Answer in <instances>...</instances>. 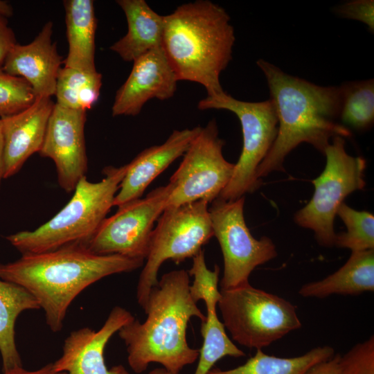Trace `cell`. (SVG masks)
Here are the masks:
<instances>
[{"label": "cell", "instance_id": "8fae6325", "mask_svg": "<svg viewBox=\"0 0 374 374\" xmlns=\"http://www.w3.org/2000/svg\"><path fill=\"white\" fill-rule=\"evenodd\" d=\"M244 196L235 200L217 198L208 207L213 236L217 238L224 259L220 290L233 288L249 282L256 267L277 256L272 240L256 239L244 217Z\"/></svg>", "mask_w": 374, "mask_h": 374}, {"label": "cell", "instance_id": "6da1fadb", "mask_svg": "<svg viewBox=\"0 0 374 374\" xmlns=\"http://www.w3.org/2000/svg\"><path fill=\"white\" fill-rule=\"evenodd\" d=\"M144 260L121 255H97L80 244L38 253L21 254L0 264V278L26 289L37 301L46 323L60 332L69 307L87 287L115 274L132 271Z\"/></svg>", "mask_w": 374, "mask_h": 374}, {"label": "cell", "instance_id": "ffe728a7", "mask_svg": "<svg viewBox=\"0 0 374 374\" xmlns=\"http://www.w3.org/2000/svg\"><path fill=\"white\" fill-rule=\"evenodd\" d=\"M127 22V33L109 48L126 62H134L161 46L163 17L144 0H118Z\"/></svg>", "mask_w": 374, "mask_h": 374}, {"label": "cell", "instance_id": "e575fe53", "mask_svg": "<svg viewBox=\"0 0 374 374\" xmlns=\"http://www.w3.org/2000/svg\"><path fill=\"white\" fill-rule=\"evenodd\" d=\"M12 15L13 8L12 6L6 1L0 0V15L8 18Z\"/></svg>", "mask_w": 374, "mask_h": 374}, {"label": "cell", "instance_id": "ac0fdd59", "mask_svg": "<svg viewBox=\"0 0 374 374\" xmlns=\"http://www.w3.org/2000/svg\"><path fill=\"white\" fill-rule=\"evenodd\" d=\"M202 127L174 130L161 145L141 152L127 164L125 176L114 197L117 207L141 198L147 187L177 159L183 156Z\"/></svg>", "mask_w": 374, "mask_h": 374}, {"label": "cell", "instance_id": "d4e9b609", "mask_svg": "<svg viewBox=\"0 0 374 374\" xmlns=\"http://www.w3.org/2000/svg\"><path fill=\"white\" fill-rule=\"evenodd\" d=\"M102 74L61 68L56 83L55 103L62 107L87 111L98 101L102 87Z\"/></svg>", "mask_w": 374, "mask_h": 374}, {"label": "cell", "instance_id": "2e32d148", "mask_svg": "<svg viewBox=\"0 0 374 374\" xmlns=\"http://www.w3.org/2000/svg\"><path fill=\"white\" fill-rule=\"evenodd\" d=\"M178 81L161 46L148 51L133 62L129 76L116 91L112 116H136L149 100L172 98Z\"/></svg>", "mask_w": 374, "mask_h": 374}, {"label": "cell", "instance_id": "603a6c76", "mask_svg": "<svg viewBox=\"0 0 374 374\" xmlns=\"http://www.w3.org/2000/svg\"><path fill=\"white\" fill-rule=\"evenodd\" d=\"M36 299L24 287L0 278V354L2 371L22 366L15 341V323L24 311L39 310Z\"/></svg>", "mask_w": 374, "mask_h": 374}, {"label": "cell", "instance_id": "52a82bcc", "mask_svg": "<svg viewBox=\"0 0 374 374\" xmlns=\"http://www.w3.org/2000/svg\"><path fill=\"white\" fill-rule=\"evenodd\" d=\"M208 204L198 200L167 208L158 218L136 286L137 302L143 309L159 282L161 265L168 260L179 264L193 258L213 236Z\"/></svg>", "mask_w": 374, "mask_h": 374}, {"label": "cell", "instance_id": "1f68e13d", "mask_svg": "<svg viewBox=\"0 0 374 374\" xmlns=\"http://www.w3.org/2000/svg\"><path fill=\"white\" fill-rule=\"evenodd\" d=\"M340 355H334L331 358L317 364L305 374H339Z\"/></svg>", "mask_w": 374, "mask_h": 374}, {"label": "cell", "instance_id": "5bb4252c", "mask_svg": "<svg viewBox=\"0 0 374 374\" xmlns=\"http://www.w3.org/2000/svg\"><path fill=\"white\" fill-rule=\"evenodd\" d=\"M188 272L194 277L193 285H190L193 300L195 303L202 300L206 308V319L201 325L203 343L194 374H207L222 357H240L245 353L230 339L217 317L216 307L221 296L218 290L219 267L215 265L213 270L209 269L206 264L204 251L202 249L193 258V265Z\"/></svg>", "mask_w": 374, "mask_h": 374}, {"label": "cell", "instance_id": "d590c367", "mask_svg": "<svg viewBox=\"0 0 374 374\" xmlns=\"http://www.w3.org/2000/svg\"><path fill=\"white\" fill-rule=\"evenodd\" d=\"M148 374H181V373H173L168 371L163 368H157L150 371Z\"/></svg>", "mask_w": 374, "mask_h": 374}, {"label": "cell", "instance_id": "277c9868", "mask_svg": "<svg viewBox=\"0 0 374 374\" xmlns=\"http://www.w3.org/2000/svg\"><path fill=\"white\" fill-rule=\"evenodd\" d=\"M161 48L177 79L224 91L220 75L232 60L235 34L226 10L208 0L184 3L163 17Z\"/></svg>", "mask_w": 374, "mask_h": 374}, {"label": "cell", "instance_id": "f546056e", "mask_svg": "<svg viewBox=\"0 0 374 374\" xmlns=\"http://www.w3.org/2000/svg\"><path fill=\"white\" fill-rule=\"evenodd\" d=\"M339 16L357 20L365 24L368 29L374 30V1L353 0L344 3L334 8Z\"/></svg>", "mask_w": 374, "mask_h": 374}, {"label": "cell", "instance_id": "9c48e42d", "mask_svg": "<svg viewBox=\"0 0 374 374\" xmlns=\"http://www.w3.org/2000/svg\"><path fill=\"white\" fill-rule=\"evenodd\" d=\"M324 151L326 163L322 173L312 181L314 191L312 199L294 215L295 222L311 229L318 243L323 247L335 244L334 220L339 206L350 193L366 185V161L348 154L345 140L332 138Z\"/></svg>", "mask_w": 374, "mask_h": 374}, {"label": "cell", "instance_id": "9a60e30c", "mask_svg": "<svg viewBox=\"0 0 374 374\" xmlns=\"http://www.w3.org/2000/svg\"><path fill=\"white\" fill-rule=\"evenodd\" d=\"M133 319L128 310L116 306L98 330L84 327L72 331L64 341L62 355L53 363L54 370L66 374H130L122 365L108 369L104 351L114 334Z\"/></svg>", "mask_w": 374, "mask_h": 374}, {"label": "cell", "instance_id": "83f0119b", "mask_svg": "<svg viewBox=\"0 0 374 374\" xmlns=\"http://www.w3.org/2000/svg\"><path fill=\"white\" fill-rule=\"evenodd\" d=\"M36 98L29 83L0 69V118L30 107Z\"/></svg>", "mask_w": 374, "mask_h": 374}, {"label": "cell", "instance_id": "7c38bea8", "mask_svg": "<svg viewBox=\"0 0 374 374\" xmlns=\"http://www.w3.org/2000/svg\"><path fill=\"white\" fill-rule=\"evenodd\" d=\"M170 194L168 184L118 207L106 217L94 235L84 244L97 255H121L146 259L154 223L166 208Z\"/></svg>", "mask_w": 374, "mask_h": 374}, {"label": "cell", "instance_id": "d6a6232c", "mask_svg": "<svg viewBox=\"0 0 374 374\" xmlns=\"http://www.w3.org/2000/svg\"><path fill=\"white\" fill-rule=\"evenodd\" d=\"M3 374H66L64 372H57L54 370L53 363H49L43 367L34 371L24 369L18 366L3 372Z\"/></svg>", "mask_w": 374, "mask_h": 374}, {"label": "cell", "instance_id": "7402d4cb", "mask_svg": "<svg viewBox=\"0 0 374 374\" xmlns=\"http://www.w3.org/2000/svg\"><path fill=\"white\" fill-rule=\"evenodd\" d=\"M374 291V249L352 251L346 262L322 280L303 285V297L323 299L332 294L357 295Z\"/></svg>", "mask_w": 374, "mask_h": 374}, {"label": "cell", "instance_id": "4fadbf2b", "mask_svg": "<svg viewBox=\"0 0 374 374\" xmlns=\"http://www.w3.org/2000/svg\"><path fill=\"white\" fill-rule=\"evenodd\" d=\"M87 111L55 103L44 140L38 152L55 163L57 183L66 193L73 192L86 176L88 161L84 139Z\"/></svg>", "mask_w": 374, "mask_h": 374}, {"label": "cell", "instance_id": "3957f363", "mask_svg": "<svg viewBox=\"0 0 374 374\" xmlns=\"http://www.w3.org/2000/svg\"><path fill=\"white\" fill-rule=\"evenodd\" d=\"M189 276L185 269L163 274L143 309L147 314L145 321L134 319L118 331L134 373L144 372L150 363H158L168 371L179 373L199 358V349L189 346L186 331L191 318L204 321L206 315L190 296Z\"/></svg>", "mask_w": 374, "mask_h": 374}, {"label": "cell", "instance_id": "4316f807", "mask_svg": "<svg viewBox=\"0 0 374 374\" xmlns=\"http://www.w3.org/2000/svg\"><path fill=\"white\" fill-rule=\"evenodd\" d=\"M337 215L346 226V232L336 234L335 246L352 251L374 249V216L368 211H359L342 203Z\"/></svg>", "mask_w": 374, "mask_h": 374}, {"label": "cell", "instance_id": "cb8c5ba5", "mask_svg": "<svg viewBox=\"0 0 374 374\" xmlns=\"http://www.w3.org/2000/svg\"><path fill=\"white\" fill-rule=\"evenodd\" d=\"M334 348L329 346L314 348L300 356L279 357L257 349L244 364L229 370L211 368L207 374H305L318 363L331 358Z\"/></svg>", "mask_w": 374, "mask_h": 374}, {"label": "cell", "instance_id": "d6986e66", "mask_svg": "<svg viewBox=\"0 0 374 374\" xmlns=\"http://www.w3.org/2000/svg\"><path fill=\"white\" fill-rule=\"evenodd\" d=\"M55 103L38 98L24 110L1 118L4 141V179L18 173L28 158L42 146Z\"/></svg>", "mask_w": 374, "mask_h": 374}, {"label": "cell", "instance_id": "7a4b0ae2", "mask_svg": "<svg viewBox=\"0 0 374 374\" xmlns=\"http://www.w3.org/2000/svg\"><path fill=\"white\" fill-rule=\"evenodd\" d=\"M256 64L266 78L278 120L275 141L257 168L258 179L271 172L284 170L286 156L302 143L324 154L335 136H351L350 130L339 122V86L315 84L287 74L263 59Z\"/></svg>", "mask_w": 374, "mask_h": 374}, {"label": "cell", "instance_id": "4dcf8cb0", "mask_svg": "<svg viewBox=\"0 0 374 374\" xmlns=\"http://www.w3.org/2000/svg\"><path fill=\"white\" fill-rule=\"evenodd\" d=\"M13 30L8 24V18L0 15V69L12 48L17 44Z\"/></svg>", "mask_w": 374, "mask_h": 374}, {"label": "cell", "instance_id": "e0dca14e", "mask_svg": "<svg viewBox=\"0 0 374 374\" xmlns=\"http://www.w3.org/2000/svg\"><path fill=\"white\" fill-rule=\"evenodd\" d=\"M53 28V24L49 21L30 43L15 44L2 66L6 73L25 79L36 98H51L55 93L62 61L51 39Z\"/></svg>", "mask_w": 374, "mask_h": 374}, {"label": "cell", "instance_id": "836d02e7", "mask_svg": "<svg viewBox=\"0 0 374 374\" xmlns=\"http://www.w3.org/2000/svg\"><path fill=\"white\" fill-rule=\"evenodd\" d=\"M5 161H4V141L2 131L1 120L0 118V188L4 179Z\"/></svg>", "mask_w": 374, "mask_h": 374}, {"label": "cell", "instance_id": "5b68a950", "mask_svg": "<svg viewBox=\"0 0 374 374\" xmlns=\"http://www.w3.org/2000/svg\"><path fill=\"white\" fill-rule=\"evenodd\" d=\"M127 164L107 166L98 182L82 177L68 203L52 218L33 231L6 236L21 254L38 253L73 244H83L96 233L113 206Z\"/></svg>", "mask_w": 374, "mask_h": 374}, {"label": "cell", "instance_id": "30bf717a", "mask_svg": "<svg viewBox=\"0 0 374 374\" xmlns=\"http://www.w3.org/2000/svg\"><path fill=\"white\" fill-rule=\"evenodd\" d=\"M224 143L219 137L215 119L201 128L170 179V194L166 209L198 200L210 204L220 196L235 167L224 157Z\"/></svg>", "mask_w": 374, "mask_h": 374}, {"label": "cell", "instance_id": "f1b7e54d", "mask_svg": "<svg viewBox=\"0 0 374 374\" xmlns=\"http://www.w3.org/2000/svg\"><path fill=\"white\" fill-rule=\"evenodd\" d=\"M339 374H374V337L355 344L339 357Z\"/></svg>", "mask_w": 374, "mask_h": 374}, {"label": "cell", "instance_id": "ba28073f", "mask_svg": "<svg viewBox=\"0 0 374 374\" xmlns=\"http://www.w3.org/2000/svg\"><path fill=\"white\" fill-rule=\"evenodd\" d=\"M199 109H225L238 118L242 132L243 145L235 163L231 179L217 198L235 200L253 193L261 184L256 177L258 166L273 145L278 133V120L273 101L246 102L234 98L225 91L206 96L199 101Z\"/></svg>", "mask_w": 374, "mask_h": 374}, {"label": "cell", "instance_id": "44dd1931", "mask_svg": "<svg viewBox=\"0 0 374 374\" xmlns=\"http://www.w3.org/2000/svg\"><path fill=\"white\" fill-rule=\"evenodd\" d=\"M67 56L65 67L84 72L97 71L95 66V35L97 28L93 1L65 0Z\"/></svg>", "mask_w": 374, "mask_h": 374}, {"label": "cell", "instance_id": "484cf974", "mask_svg": "<svg viewBox=\"0 0 374 374\" xmlns=\"http://www.w3.org/2000/svg\"><path fill=\"white\" fill-rule=\"evenodd\" d=\"M339 87L341 123L357 130L370 127L374 121L373 79L348 81Z\"/></svg>", "mask_w": 374, "mask_h": 374}, {"label": "cell", "instance_id": "8992f818", "mask_svg": "<svg viewBox=\"0 0 374 374\" xmlns=\"http://www.w3.org/2000/svg\"><path fill=\"white\" fill-rule=\"evenodd\" d=\"M220 292L222 323L240 345L262 349L301 327L292 303L249 283Z\"/></svg>", "mask_w": 374, "mask_h": 374}]
</instances>
